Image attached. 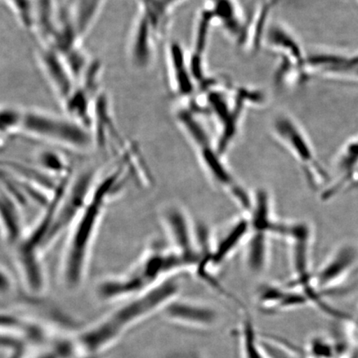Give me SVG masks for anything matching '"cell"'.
I'll list each match as a JSON object with an SVG mask.
<instances>
[{
	"label": "cell",
	"instance_id": "d6986e66",
	"mask_svg": "<svg viewBox=\"0 0 358 358\" xmlns=\"http://www.w3.org/2000/svg\"><path fill=\"white\" fill-rule=\"evenodd\" d=\"M36 160H37L39 169L43 173L52 176L58 180L73 174L65 157L56 151H40Z\"/></svg>",
	"mask_w": 358,
	"mask_h": 358
},
{
	"label": "cell",
	"instance_id": "ac0fdd59",
	"mask_svg": "<svg viewBox=\"0 0 358 358\" xmlns=\"http://www.w3.org/2000/svg\"><path fill=\"white\" fill-rule=\"evenodd\" d=\"M268 235L263 232H250L246 246L245 261L252 272L259 273L265 270L268 258Z\"/></svg>",
	"mask_w": 358,
	"mask_h": 358
},
{
	"label": "cell",
	"instance_id": "277c9868",
	"mask_svg": "<svg viewBox=\"0 0 358 358\" xmlns=\"http://www.w3.org/2000/svg\"><path fill=\"white\" fill-rule=\"evenodd\" d=\"M272 131L285 150L301 164L313 189L324 185L328 173L317 159L315 149L298 120L288 113L277 115L272 122Z\"/></svg>",
	"mask_w": 358,
	"mask_h": 358
},
{
	"label": "cell",
	"instance_id": "e0dca14e",
	"mask_svg": "<svg viewBox=\"0 0 358 358\" xmlns=\"http://www.w3.org/2000/svg\"><path fill=\"white\" fill-rule=\"evenodd\" d=\"M243 313L237 329L241 358H266L252 316L248 311Z\"/></svg>",
	"mask_w": 358,
	"mask_h": 358
},
{
	"label": "cell",
	"instance_id": "603a6c76",
	"mask_svg": "<svg viewBox=\"0 0 358 358\" xmlns=\"http://www.w3.org/2000/svg\"><path fill=\"white\" fill-rule=\"evenodd\" d=\"M356 1H357V3H358V0H356Z\"/></svg>",
	"mask_w": 358,
	"mask_h": 358
},
{
	"label": "cell",
	"instance_id": "7402d4cb",
	"mask_svg": "<svg viewBox=\"0 0 358 358\" xmlns=\"http://www.w3.org/2000/svg\"><path fill=\"white\" fill-rule=\"evenodd\" d=\"M15 290V280L11 273L0 265V296H7Z\"/></svg>",
	"mask_w": 358,
	"mask_h": 358
},
{
	"label": "cell",
	"instance_id": "8fae6325",
	"mask_svg": "<svg viewBox=\"0 0 358 358\" xmlns=\"http://www.w3.org/2000/svg\"><path fill=\"white\" fill-rule=\"evenodd\" d=\"M26 231L19 201L0 185V240L13 249Z\"/></svg>",
	"mask_w": 358,
	"mask_h": 358
},
{
	"label": "cell",
	"instance_id": "52a82bcc",
	"mask_svg": "<svg viewBox=\"0 0 358 358\" xmlns=\"http://www.w3.org/2000/svg\"><path fill=\"white\" fill-rule=\"evenodd\" d=\"M265 42L271 50L283 58L288 71L296 76L299 80L307 79V52L302 47L297 36L281 22H274L266 30Z\"/></svg>",
	"mask_w": 358,
	"mask_h": 358
},
{
	"label": "cell",
	"instance_id": "9c48e42d",
	"mask_svg": "<svg viewBox=\"0 0 358 358\" xmlns=\"http://www.w3.org/2000/svg\"><path fill=\"white\" fill-rule=\"evenodd\" d=\"M358 261L356 246L345 243L336 249L317 274L313 285L317 290L332 289L350 274Z\"/></svg>",
	"mask_w": 358,
	"mask_h": 358
},
{
	"label": "cell",
	"instance_id": "7a4b0ae2",
	"mask_svg": "<svg viewBox=\"0 0 358 358\" xmlns=\"http://www.w3.org/2000/svg\"><path fill=\"white\" fill-rule=\"evenodd\" d=\"M20 131L76 151L87 150L94 143L92 132L83 124L41 110L22 112Z\"/></svg>",
	"mask_w": 358,
	"mask_h": 358
},
{
	"label": "cell",
	"instance_id": "6da1fadb",
	"mask_svg": "<svg viewBox=\"0 0 358 358\" xmlns=\"http://www.w3.org/2000/svg\"><path fill=\"white\" fill-rule=\"evenodd\" d=\"M129 169L128 161L123 160L105 176L97 178L86 203L67 231L59 264L60 278L66 288L78 289L86 279L106 208L122 189Z\"/></svg>",
	"mask_w": 358,
	"mask_h": 358
},
{
	"label": "cell",
	"instance_id": "9a60e30c",
	"mask_svg": "<svg viewBox=\"0 0 358 358\" xmlns=\"http://www.w3.org/2000/svg\"><path fill=\"white\" fill-rule=\"evenodd\" d=\"M208 10L215 21H217L224 30L236 39L245 36V25L243 13L236 0H208Z\"/></svg>",
	"mask_w": 358,
	"mask_h": 358
},
{
	"label": "cell",
	"instance_id": "5b68a950",
	"mask_svg": "<svg viewBox=\"0 0 358 358\" xmlns=\"http://www.w3.org/2000/svg\"><path fill=\"white\" fill-rule=\"evenodd\" d=\"M306 69L310 77L358 83V50L317 49L307 53Z\"/></svg>",
	"mask_w": 358,
	"mask_h": 358
},
{
	"label": "cell",
	"instance_id": "4fadbf2b",
	"mask_svg": "<svg viewBox=\"0 0 358 358\" xmlns=\"http://www.w3.org/2000/svg\"><path fill=\"white\" fill-rule=\"evenodd\" d=\"M250 232H252V227L248 217H241L232 224L221 239L213 245L208 259L209 266H221L235 252L244 241L248 239Z\"/></svg>",
	"mask_w": 358,
	"mask_h": 358
},
{
	"label": "cell",
	"instance_id": "3957f363",
	"mask_svg": "<svg viewBox=\"0 0 358 358\" xmlns=\"http://www.w3.org/2000/svg\"><path fill=\"white\" fill-rule=\"evenodd\" d=\"M180 283L173 275L157 282L117 308L107 321L122 334L159 311L178 297Z\"/></svg>",
	"mask_w": 358,
	"mask_h": 358
},
{
	"label": "cell",
	"instance_id": "2e32d148",
	"mask_svg": "<svg viewBox=\"0 0 358 358\" xmlns=\"http://www.w3.org/2000/svg\"><path fill=\"white\" fill-rule=\"evenodd\" d=\"M106 0H66V8L80 36L86 35L97 20Z\"/></svg>",
	"mask_w": 358,
	"mask_h": 358
},
{
	"label": "cell",
	"instance_id": "5bb4252c",
	"mask_svg": "<svg viewBox=\"0 0 358 358\" xmlns=\"http://www.w3.org/2000/svg\"><path fill=\"white\" fill-rule=\"evenodd\" d=\"M169 65L172 87L178 96L189 97L194 93L195 80L181 45H169Z\"/></svg>",
	"mask_w": 358,
	"mask_h": 358
},
{
	"label": "cell",
	"instance_id": "ffe728a7",
	"mask_svg": "<svg viewBox=\"0 0 358 358\" xmlns=\"http://www.w3.org/2000/svg\"><path fill=\"white\" fill-rule=\"evenodd\" d=\"M6 2L22 26L28 31H34L37 0H6Z\"/></svg>",
	"mask_w": 358,
	"mask_h": 358
},
{
	"label": "cell",
	"instance_id": "7c38bea8",
	"mask_svg": "<svg viewBox=\"0 0 358 358\" xmlns=\"http://www.w3.org/2000/svg\"><path fill=\"white\" fill-rule=\"evenodd\" d=\"M159 36L149 20L140 13L134 24L129 47L131 61L138 69H145L150 64L155 39Z\"/></svg>",
	"mask_w": 358,
	"mask_h": 358
},
{
	"label": "cell",
	"instance_id": "ba28073f",
	"mask_svg": "<svg viewBox=\"0 0 358 358\" xmlns=\"http://www.w3.org/2000/svg\"><path fill=\"white\" fill-rule=\"evenodd\" d=\"M163 313L169 324L185 329H213L220 321L218 311L209 304L178 298L173 299Z\"/></svg>",
	"mask_w": 358,
	"mask_h": 358
},
{
	"label": "cell",
	"instance_id": "30bf717a",
	"mask_svg": "<svg viewBox=\"0 0 358 358\" xmlns=\"http://www.w3.org/2000/svg\"><path fill=\"white\" fill-rule=\"evenodd\" d=\"M38 59L49 83L58 97L64 102L69 97L77 83L59 52L55 49L43 45L38 50Z\"/></svg>",
	"mask_w": 358,
	"mask_h": 358
},
{
	"label": "cell",
	"instance_id": "44dd1931",
	"mask_svg": "<svg viewBox=\"0 0 358 358\" xmlns=\"http://www.w3.org/2000/svg\"><path fill=\"white\" fill-rule=\"evenodd\" d=\"M22 112L13 106H0V134L20 131Z\"/></svg>",
	"mask_w": 358,
	"mask_h": 358
},
{
	"label": "cell",
	"instance_id": "8992f818",
	"mask_svg": "<svg viewBox=\"0 0 358 358\" xmlns=\"http://www.w3.org/2000/svg\"><path fill=\"white\" fill-rule=\"evenodd\" d=\"M162 220L173 252L185 259L189 268H195L201 258L198 237L185 209L177 205L168 206L162 212Z\"/></svg>",
	"mask_w": 358,
	"mask_h": 358
}]
</instances>
